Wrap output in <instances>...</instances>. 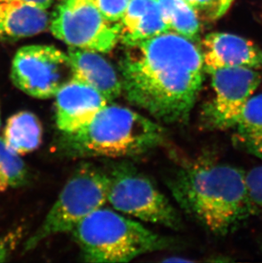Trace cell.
Segmentation results:
<instances>
[{
  "label": "cell",
  "mask_w": 262,
  "mask_h": 263,
  "mask_svg": "<svg viewBox=\"0 0 262 263\" xmlns=\"http://www.w3.org/2000/svg\"><path fill=\"white\" fill-rule=\"evenodd\" d=\"M50 28L54 37L70 47L108 53L119 41L121 25L106 20L94 0H62Z\"/></svg>",
  "instance_id": "52a82bcc"
},
{
  "label": "cell",
  "mask_w": 262,
  "mask_h": 263,
  "mask_svg": "<svg viewBox=\"0 0 262 263\" xmlns=\"http://www.w3.org/2000/svg\"><path fill=\"white\" fill-rule=\"evenodd\" d=\"M169 187L181 208L213 234H228L252 215L246 172L230 164H189L176 172Z\"/></svg>",
  "instance_id": "7a4b0ae2"
},
{
  "label": "cell",
  "mask_w": 262,
  "mask_h": 263,
  "mask_svg": "<svg viewBox=\"0 0 262 263\" xmlns=\"http://www.w3.org/2000/svg\"><path fill=\"white\" fill-rule=\"evenodd\" d=\"M107 176V202L117 211L171 229L181 227L176 209L146 176L126 165H117Z\"/></svg>",
  "instance_id": "8992f818"
},
{
  "label": "cell",
  "mask_w": 262,
  "mask_h": 263,
  "mask_svg": "<svg viewBox=\"0 0 262 263\" xmlns=\"http://www.w3.org/2000/svg\"><path fill=\"white\" fill-rule=\"evenodd\" d=\"M193 9L198 19L215 22L222 17L230 9L234 0H185Z\"/></svg>",
  "instance_id": "d6986e66"
},
{
  "label": "cell",
  "mask_w": 262,
  "mask_h": 263,
  "mask_svg": "<svg viewBox=\"0 0 262 263\" xmlns=\"http://www.w3.org/2000/svg\"><path fill=\"white\" fill-rule=\"evenodd\" d=\"M0 127H1V108H0Z\"/></svg>",
  "instance_id": "cb8c5ba5"
},
{
  "label": "cell",
  "mask_w": 262,
  "mask_h": 263,
  "mask_svg": "<svg viewBox=\"0 0 262 263\" xmlns=\"http://www.w3.org/2000/svg\"><path fill=\"white\" fill-rule=\"evenodd\" d=\"M72 234L88 262H127L173 245L170 238L103 207L79 222Z\"/></svg>",
  "instance_id": "277c9868"
},
{
  "label": "cell",
  "mask_w": 262,
  "mask_h": 263,
  "mask_svg": "<svg viewBox=\"0 0 262 263\" xmlns=\"http://www.w3.org/2000/svg\"><path fill=\"white\" fill-rule=\"evenodd\" d=\"M43 128L39 118L29 112L21 111L6 121L3 139L15 154H29L42 143Z\"/></svg>",
  "instance_id": "9a60e30c"
},
{
  "label": "cell",
  "mask_w": 262,
  "mask_h": 263,
  "mask_svg": "<svg viewBox=\"0 0 262 263\" xmlns=\"http://www.w3.org/2000/svg\"><path fill=\"white\" fill-rule=\"evenodd\" d=\"M248 192L252 214L262 211V164L246 172Z\"/></svg>",
  "instance_id": "ffe728a7"
},
{
  "label": "cell",
  "mask_w": 262,
  "mask_h": 263,
  "mask_svg": "<svg viewBox=\"0 0 262 263\" xmlns=\"http://www.w3.org/2000/svg\"><path fill=\"white\" fill-rule=\"evenodd\" d=\"M27 176V167L20 155L0 137V193L23 186Z\"/></svg>",
  "instance_id": "ac0fdd59"
},
{
  "label": "cell",
  "mask_w": 262,
  "mask_h": 263,
  "mask_svg": "<svg viewBox=\"0 0 262 263\" xmlns=\"http://www.w3.org/2000/svg\"><path fill=\"white\" fill-rule=\"evenodd\" d=\"M72 63L66 53L51 45H31L15 52L10 67L13 85L37 99L55 97L72 80Z\"/></svg>",
  "instance_id": "ba28073f"
},
{
  "label": "cell",
  "mask_w": 262,
  "mask_h": 263,
  "mask_svg": "<svg viewBox=\"0 0 262 263\" xmlns=\"http://www.w3.org/2000/svg\"><path fill=\"white\" fill-rule=\"evenodd\" d=\"M108 176L90 164L70 177L37 230L26 240L24 251H32L46 238L72 233L79 222L107 202Z\"/></svg>",
  "instance_id": "5b68a950"
},
{
  "label": "cell",
  "mask_w": 262,
  "mask_h": 263,
  "mask_svg": "<svg viewBox=\"0 0 262 263\" xmlns=\"http://www.w3.org/2000/svg\"><path fill=\"white\" fill-rule=\"evenodd\" d=\"M55 123L62 133L85 126L108 104L98 90L76 80H70L55 95Z\"/></svg>",
  "instance_id": "30bf717a"
},
{
  "label": "cell",
  "mask_w": 262,
  "mask_h": 263,
  "mask_svg": "<svg viewBox=\"0 0 262 263\" xmlns=\"http://www.w3.org/2000/svg\"><path fill=\"white\" fill-rule=\"evenodd\" d=\"M94 2L106 20L117 23L121 21L129 0H94Z\"/></svg>",
  "instance_id": "44dd1931"
},
{
  "label": "cell",
  "mask_w": 262,
  "mask_h": 263,
  "mask_svg": "<svg viewBox=\"0 0 262 263\" xmlns=\"http://www.w3.org/2000/svg\"><path fill=\"white\" fill-rule=\"evenodd\" d=\"M208 72L215 96L203 107V121L213 129H231L260 85V73L250 67H225Z\"/></svg>",
  "instance_id": "9c48e42d"
},
{
  "label": "cell",
  "mask_w": 262,
  "mask_h": 263,
  "mask_svg": "<svg viewBox=\"0 0 262 263\" xmlns=\"http://www.w3.org/2000/svg\"><path fill=\"white\" fill-rule=\"evenodd\" d=\"M54 0H0V3H25L48 10Z\"/></svg>",
  "instance_id": "603a6c76"
},
{
  "label": "cell",
  "mask_w": 262,
  "mask_h": 263,
  "mask_svg": "<svg viewBox=\"0 0 262 263\" xmlns=\"http://www.w3.org/2000/svg\"><path fill=\"white\" fill-rule=\"evenodd\" d=\"M67 55L72 63V80L91 86L108 101L116 99L121 95V79L114 67L99 52L70 47Z\"/></svg>",
  "instance_id": "7c38bea8"
},
{
  "label": "cell",
  "mask_w": 262,
  "mask_h": 263,
  "mask_svg": "<svg viewBox=\"0 0 262 263\" xmlns=\"http://www.w3.org/2000/svg\"><path fill=\"white\" fill-rule=\"evenodd\" d=\"M204 70L225 67H262V50L250 40L225 32H213L202 40Z\"/></svg>",
  "instance_id": "8fae6325"
},
{
  "label": "cell",
  "mask_w": 262,
  "mask_h": 263,
  "mask_svg": "<svg viewBox=\"0 0 262 263\" xmlns=\"http://www.w3.org/2000/svg\"><path fill=\"white\" fill-rule=\"evenodd\" d=\"M158 3L170 31L193 41L198 39L199 19L185 0H158Z\"/></svg>",
  "instance_id": "e0dca14e"
},
{
  "label": "cell",
  "mask_w": 262,
  "mask_h": 263,
  "mask_svg": "<svg viewBox=\"0 0 262 263\" xmlns=\"http://www.w3.org/2000/svg\"><path fill=\"white\" fill-rule=\"evenodd\" d=\"M231 129L237 145L262 161V94L248 101Z\"/></svg>",
  "instance_id": "2e32d148"
},
{
  "label": "cell",
  "mask_w": 262,
  "mask_h": 263,
  "mask_svg": "<svg viewBox=\"0 0 262 263\" xmlns=\"http://www.w3.org/2000/svg\"><path fill=\"white\" fill-rule=\"evenodd\" d=\"M47 10L25 3H0V39L32 37L50 25Z\"/></svg>",
  "instance_id": "4fadbf2b"
},
{
  "label": "cell",
  "mask_w": 262,
  "mask_h": 263,
  "mask_svg": "<svg viewBox=\"0 0 262 263\" xmlns=\"http://www.w3.org/2000/svg\"><path fill=\"white\" fill-rule=\"evenodd\" d=\"M120 25L119 39L124 45L170 31L158 0H129Z\"/></svg>",
  "instance_id": "5bb4252c"
},
{
  "label": "cell",
  "mask_w": 262,
  "mask_h": 263,
  "mask_svg": "<svg viewBox=\"0 0 262 263\" xmlns=\"http://www.w3.org/2000/svg\"><path fill=\"white\" fill-rule=\"evenodd\" d=\"M165 140L160 124L118 105L106 104L91 121L72 133H62L58 147L70 158H121L140 155Z\"/></svg>",
  "instance_id": "3957f363"
},
{
  "label": "cell",
  "mask_w": 262,
  "mask_h": 263,
  "mask_svg": "<svg viewBox=\"0 0 262 263\" xmlns=\"http://www.w3.org/2000/svg\"><path fill=\"white\" fill-rule=\"evenodd\" d=\"M22 236L21 230L11 232L0 239V262L8 261Z\"/></svg>",
  "instance_id": "7402d4cb"
},
{
  "label": "cell",
  "mask_w": 262,
  "mask_h": 263,
  "mask_svg": "<svg viewBox=\"0 0 262 263\" xmlns=\"http://www.w3.org/2000/svg\"><path fill=\"white\" fill-rule=\"evenodd\" d=\"M125 45L120 70L128 101L158 121H188L205 71L200 49L172 31Z\"/></svg>",
  "instance_id": "6da1fadb"
}]
</instances>
